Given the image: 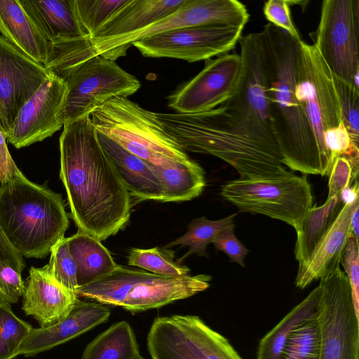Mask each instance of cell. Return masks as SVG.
<instances>
[{
  "label": "cell",
  "instance_id": "7",
  "mask_svg": "<svg viewBox=\"0 0 359 359\" xmlns=\"http://www.w3.org/2000/svg\"><path fill=\"white\" fill-rule=\"evenodd\" d=\"M221 195L240 212L283 221L297 233L313 206L307 175L298 176L292 170L276 176L240 177L223 185Z\"/></svg>",
  "mask_w": 359,
  "mask_h": 359
},
{
  "label": "cell",
  "instance_id": "23",
  "mask_svg": "<svg viewBox=\"0 0 359 359\" xmlns=\"http://www.w3.org/2000/svg\"><path fill=\"white\" fill-rule=\"evenodd\" d=\"M19 1L48 42L88 38L76 18L73 0Z\"/></svg>",
  "mask_w": 359,
  "mask_h": 359
},
{
  "label": "cell",
  "instance_id": "26",
  "mask_svg": "<svg viewBox=\"0 0 359 359\" xmlns=\"http://www.w3.org/2000/svg\"><path fill=\"white\" fill-rule=\"evenodd\" d=\"M149 165L164 187L163 202L191 200L198 197L205 186L203 169L191 159L163 165Z\"/></svg>",
  "mask_w": 359,
  "mask_h": 359
},
{
  "label": "cell",
  "instance_id": "16",
  "mask_svg": "<svg viewBox=\"0 0 359 359\" xmlns=\"http://www.w3.org/2000/svg\"><path fill=\"white\" fill-rule=\"evenodd\" d=\"M49 75L43 65L0 35V130L6 137L21 107Z\"/></svg>",
  "mask_w": 359,
  "mask_h": 359
},
{
  "label": "cell",
  "instance_id": "39",
  "mask_svg": "<svg viewBox=\"0 0 359 359\" xmlns=\"http://www.w3.org/2000/svg\"><path fill=\"white\" fill-rule=\"evenodd\" d=\"M25 292L21 273L13 267L0 263V301L9 304L18 302Z\"/></svg>",
  "mask_w": 359,
  "mask_h": 359
},
{
  "label": "cell",
  "instance_id": "31",
  "mask_svg": "<svg viewBox=\"0 0 359 359\" xmlns=\"http://www.w3.org/2000/svg\"><path fill=\"white\" fill-rule=\"evenodd\" d=\"M174 257L175 252L165 248H132L128 253V264L163 276L183 277L189 275V269L175 261Z\"/></svg>",
  "mask_w": 359,
  "mask_h": 359
},
{
  "label": "cell",
  "instance_id": "24",
  "mask_svg": "<svg viewBox=\"0 0 359 359\" xmlns=\"http://www.w3.org/2000/svg\"><path fill=\"white\" fill-rule=\"evenodd\" d=\"M0 34L34 61L43 65L49 55V42L27 15L19 0H0Z\"/></svg>",
  "mask_w": 359,
  "mask_h": 359
},
{
  "label": "cell",
  "instance_id": "36",
  "mask_svg": "<svg viewBox=\"0 0 359 359\" xmlns=\"http://www.w3.org/2000/svg\"><path fill=\"white\" fill-rule=\"evenodd\" d=\"M334 81L340 100L342 122L353 142L359 145V88L336 76Z\"/></svg>",
  "mask_w": 359,
  "mask_h": 359
},
{
  "label": "cell",
  "instance_id": "3",
  "mask_svg": "<svg viewBox=\"0 0 359 359\" xmlns=\"http://www.w3.org/2000/svg\"><path fill=\"white\" fill-rule=\"evenodd\" d=\"M265 92L282 163L292 171L329 176L305 111L295 95L299 41L271 23L259 32Z\"/></svg>",
  "mask_w": 359,
  "mask_h": 359
},
{
  "label": "cell",
  "instance_id": "43",
  "mask_svg": "<svg viewBox=\"0 0 359 359\" xmlns=\"http://www.w3.org/2000/svg\"><path fill=\"white\" fill-rule=\"evenodd\" d=\"M6 137L0 130V182L3 183L20 172L14 163L6 144Z\"/></svg>",
  "mask_w": 359,
  "mask_h": 359
},
{
  "label": "cell",
  "instance_id": "30",
  "mask_svg": "<svg viewBox=\"0 0 359 359\" xmlns=\"http://www.w3.org/2000/svg\"><path fill=\"white\" fill-rule=\"evenodd\" d=\"M236 215V213H234L219 220H210L205 217L196 218L187 226V231L183 236L170 242L165 248L168 249L175 245L189 246L185 255L177 260L180 264L193 253L198 256H207L208 245L225 229L235 225Z\"/></svg>",
  "mask_w": 359,
  "mask_h": 359
},
{
  "label": "cell",
  "instance_id": "40",
  "mask_svg": "<svg viewBox=\"0 0 359 359\" xmlns=\"http://www.w3.org/2000/svg\"><path fill=\"white\" fill-rule=\"evenodd\" d=\"M235 225L222 231L212 242L215 248L224 252L232 262L244 267V259L248 250L236 238L234 233Z\"/></svg>",
  "mask_w": 359,
  "mask_h": 359
},
{
  "label": "cell",
  "instance_id": "42",
  "mask_svg": "<svg viewBox=\"0 0 359 359\" xmlns=\"http://www.w3.org/2000/svg\"><path fill=\"white\" fill-rule=\"evenodd\" d=\"M0 263L8 265L22 273L25 268L23 257L8 242L0 226Z\"/></svg>",
  "mask_w": 359,
  "mask_h": 359
},
{
  "label": "cell",
  "instance_id": "25",
  "mask_svg": "<svg viewBox=\"0 0 359 359\" xmlns=\"http://www.w3.org/2000/svg\"><path fill=\"white\" fill-rule=\"evenodd\" d=\"M68 247L76 266L78 287L107 276L120 266L101 241L81 231L68 238Z\"/></svg>",
  "mask_w": 359,
  "mask_h": 359
},
{
  "label": "cell",
  "instance_id": "13",
  "mask_svg": "<svg viewBox=\"0 0 359 359\" xmlns=\"http://www.w3.org/2000/svg\"><path fill=\"white\" fill-rule=\"evenodd\" d=\"M244 27L199 26L175 29L133 43L147 57H170L189 62L208 60L235 48Z\"/></svg>",
  "mask_w": 359,
  "mask_h": 359
},
{
  "label": "cell",
  "instance_id": "22",
  "mask_svg": "<svg viewBox=\"0 0 359 359\" xmlns=\"http://www.w3.org/2000/svg\"><path fill=\"white\" fill-rule=\"evenodd\" d=\"M185 0H128L90 41L115 39L138 32L174 13Z\"/></svg>",
  "mask_w": 359,
  "mask_h": 359
},
{
  "label": "cell",
  "instance_id": "11",
  "mask_svg": "<svg viewBox=\"0 0 359 359\" xmlns=\"http://www.w3.org/2000/svg\"><path fill=\"white\" fill-rule=\"evenodd\" d=\"M359 1L324 0L314 45L337 78L359 88Z\"/></svg>",
  "mask_w": 359,
  "mask_h": 359
},
{
  "label": "cell",
  "instance_id": "33",
  "mask_svg": "<svg viewBox=\"0 0 359 359\" xmlns=\"http://www.w3.org/2000/svg\"><path fill=\"white\" fill-rule=\"evenodd\" d=\"M320 335L316 314L288 338L279 359H319Z\"/></svg>",
  "mask_w": 359,
  "mask_h": 359
},
{
  "label": "cell",
  "instance_id": "27",
  "mask_svg": "<svg viewBox=\"0 0 359 359\" xmlns=\"http://www.w3.org/2000/svg\"><path fill=\"white\" fill-rule=\"evenodd\" d=\"M320 294L318 285L259 341L256 359H279L292 332L316 314Z\"/></svg>",
  "mask_w": 359,
  "mask_h": 359
},
{
  "label": "cell",
  "instance_id": "46",
  "mask_svg": "<svg viewBox=\"0 0 359 359\" xmlns=\"http://www.w3.org/2000/svg\"><path fill=\"white\" fill-rule=\"evenodd\" d=\"M137 359H146V358H143V357H142V356H140V357H139L138 358H137Z\"/></svg>",
  "mask_w": 359,
  "mask_h": 359
},
{
  "label": "cell",
  "instance_id": "9",
  "mask_svg": "<svg viewBox=\"0 0 359 359\" xmlns=\"http://www.w3.org/2000/svg\"><path fill=\"white\" fill-rule=\"evenodd\" d=\"M319 285V359H359V317L345 273L339 267L321 278Z\"/></svg>",
  "mask_w": 359,
  "mask_h": 359
},
{
  "label": "cell",
  "instance_id": "34",
  "mask_svg": "<svg viewBox=\"0 0 359 359\" xmlns=\"http://www.w3.org/2000/svg\"><path fill=\"white\" fill-rule=\"evenodd\" d=\"M128 0H73L76 18L90 39Z\"/></svg>",
  "mask_w": 359,
  "mask_h": 359
},
{
  "label": "cell",
  "instance_id": "14",
  "mask_svg": "<svg viewBox=\"0 0 359 359\" xmlns=\"http://www.w3.org/2000/svg\"><path fill=\"white\" fill-rule=\"evenodd\" d=\"M241 58L236 53L224 54L205 60L204 68L168 97V106L182 114L214 109L229 99L241 76Z\"/></svg>",
  "mask_w": 359,
  "mask_h": 359
},
{
  "label": "cell",
  "instance_id": "19",
  "mask_svg": "<svg viewBox=\"0 0 359 359\" xmlns=\"http://www.w3.org/2000/svg\"><path fill=\"white\" fill-rule=\"evenodd\" d=\"M354 205H343L310 257L305 263L299 264L294 281L297 287L304 289L313 280H320L340 267L343 250L352 233L351 217Z\"/></svg>",
  "mask_w": 359,
  "mask_h": 359
},
{
  "label": "cell",
  "instance_id": "12",
  "mask_svg": "<svg viewBox=\"0 0 359 359\" xmlns=\"http://www.w3.org/2000/svg\"><path fill=\"white\" fill-rule=\"evenodd\" d=\"M249 18L245 6L237 0H185L174 13L138 32L91 43L95 55L115 61L126 55L133 43L156 34L189 27H244Z\"/></svg>",
  "mask_w": 359,
  "mask_h": 359
},
{
  "label": "cell",
  "instance_id": "21",
  "mask_svg": "<svg viewBox=\"0 0 359 359\" xmlns=\"http://www.w3.org/2000/svg\"><path fill=\"white\" fill-rule=\"evenodd\" d=\"M151 359H219L216 351L185 329L155 319L147 338Z\"/></svg>",
  "mask_w": 359,
  "mask_h": 359
},
{
  "label": "cell",
  "instance_id": "32",
  "mask_svg": "<svg viewBox=\"0 0 359 359\" xmlns=\"http://www.w3.org/2000/svg\"><path fill=\"white\" fill-rule=\"evenodd\" d=\"M32 326L17 317L11 305L0 301V359H13L19 355Z\"/></svg>",
  "mask_w": 359,
  "mask_h": 359
},
{
  "label": "cell",
  "instance_id": "10",
  "mask_svg": "<svg viewBox=\"0 0 359 359\" xmlns=\"http://www.w3.org/2000/svg\"><path fill=\"white\" fill-rule=\"evenodd\" d=\"M61 79L67 87L65 123L90 115L95 107L111 97H128L141 86L135 76L115 61L100 55L72 69Z\"/></svg>",
  "mask_w": 359,
  "mask_h": 359
},
{
  "label": "cell",
  "instance_id": "8",
  "mask_svg": "<svg viewBox=\"0 0 359 359\" xmlns=\"http://www.w3.org/2000/svg\"><path fill=\"white\" fill-rule=\"evenodd\" d=\"M295 95L305 111L321 156L331 170L334 161L324 135L342 122L340 100L334 76L317 48L302 39L296 65Z\"/></svg>",
  "mask_w": 359,
  "mask_h": 359
},
{
  "label": "cell",
  "instance_id": "28",
  "mask_svg": "<svg viewBox=\"0 0 359 359\" xmlns=\"http://www.w3.org/2000/svg\"><path fill=\"white\" fill-rule=\"evenodd\" d=\"M343 205L340 196H337L327 198L322 205H313L309 210L297 233L294 256L299 264L308 260L330 229Z\"/></svg>",
  "mask_w": 359,
  "mask_h": 359
},
{
  "label": "cell",
  "instance_id": "17",
  "mask_svg": "<svg viewBox=\"0 0 359 359\" xmlns=\"http://www.w3.org/2000/svg\"><path fill=\"white\" fill-rule=\"evenodd\" d=\"M110 313L109 308L104 304L77 299L63 320L48 327L33 328L22 344L19 355L34 356L67 342L106 322Z\"/></svg>",
  "mask_w": 359,
  "mask_h": 359
},
{
  "label": "cell",
  "instance_id": "2",
  "mask_svg": "<svg viewBox=\"0 0 359 359\" xmlns=\"http://www.w3.org/2000/svg\"><path fill=\"white\" fill-rule=\"evenodd\" d=\"M60 178L78 227L100 241L128 223L130 195L101 147L90 116L67 122L60 137Z\"/></svg>",
  "mask_w": 359,
  "mask_h": 359
},
{
  "label": "cell",
  "instance_id": "15",
  "mask_svg": "<svg viewBox=\"0 0 359 359\" xmlns=\"http://www.w3.org/2000/svg\"><path fill=\"white\" fill-rule=\"evenodd\" d=\"M67 93L66 83L50 72L48 78L20 109L7 141L20 149L52 136L64 126Z\"/></svg>",
  "mask_w": 359,
  "mask_h": 359
},
{
  "label": "cell",
  "instance_id": "18",
  "mask_svg": "<svg viewBox=\"0 0 359 359\" xmlns=\"http://www.w3.org/2000/svg\"><path fill=\"white\" fill-rule=\"evenodd\" d=\"M22 309L40 325L48 327L63 320L78 299L72 292L53 280L43 268L31 267L25 283Z\"/></svg>",
  "mask_w": 359,
  "mask_h": 359
},
{
  "label": "cell",
  "instance_id": "38",
  "mask_svg": "<svg viewBox=\"0 0 359 359\" xmlns=\"http://www.w3.org/2000/svg\"><path fill=\"white\" fill-rule=\"evenodd\" d=\"M290 6L288 0H269L264 3L263 13L269 23L282 29L293 38L301 40L293 23Z\"/></svg>",
  "mask_w": 359,
  "mask_h": 359
},
{
  "label": "cell",
  "instance_id": "45",
  "mask_svg": "<svg viewBox=\"0 0 359 359\" xmlns=\"http://www.w3.org/2000/svg\"><path fill=\"white\" fill-rule=\"evenodd\" d=\"M351 228L352 233L358 241L359 238V203L358 201L354 205L351 217Z\"/></svg>",
  "mask_w": 359,
  "mask_h": 359
},
{
  "label": "cell",
  "instance_id": "35",
  "mask_svg": "<svg viewBox=\"0 0 359 359\" xmlns=\"http://www.w3.org/2000/svg\"><path fill=\"white\" fill-rule=\"evenodd\" d=\"M50 253L49 262L43 269L57 283L76 293L78 288L76 266L69 250L68 238L60 240Z\"/></svg>",
  "mask_w": 359,
  "mask_h": 359
},
{
  "label": "cell",
  "instance_id": "1",
  "mask_svg": "<svg viewBox=\"0 0 359 359\" xmlns=\"http://www.w3.org/2000/svg\"><path fill=\"white\" fill-rule=\"evenodd\" d=\"M238 43L241 76L229 99L208 111L156 117L185 152L217 157L241 178L285 174L268 110L259 32L241 36Z\"/></svg>",
  "mask_w": 359,
  "mask_h": 359
},
{
  "label": "cell",
  "instance_id": "4",
  "mask_svg": "<svg viewBox=\"0 0 359 359\" xmlns=\"http://www.w3.org/2000/svg\"><path fill=\"white\" fill-rule=\"evenodd\" d=\"M0 226L22 257L43 258L65 238L69 218L60 194L20 172L1 183Z\"/></svg>",
  "mask_w": 359,
  "mask_h": 359
},
{
  "label": "cell",
  "instance_id": "6",
  "mask_svg": "<svg viewBox=\"0 0 359 359\" xmlns=\"http://www.w3.org/2000/svg\"><path fill=\"white\" fill-rule=\"evenodd\" d=\"M210 280L207 274L167 277L120 265L107 276L79 287L76 294L136 313L194 296L208 289Z\"/></svg>",
  "mask_w": 359,
  "mask_h": 359
},
{
  "label": "cell",
  "instance_id": "5",
  "mask_svg": "<svg viewBox=\"0 0 359 359\" xmlns=\"http://www.w3.org/2000/svg\"><path fill=\"white\" fill-rule=\"evenodd\" d=\"M89 116L97 132L151 164L163 165L190 160L164 130L156 112L141 107L127 97H111Z\"/></svg>",
  "mask_w": 359,
  "mask_h": 359
},
{
  "label": "cell",
  "instance_id": "29",
  "mask_svg": "<svg viewBox=\"0 0 359 359\" xmlns=\"http://www.w3.org/2000/svg\"><path fill=\"white\" fill-rule=\"evenodd\" d=\"M140 355L135 333L125 320L112 324L86 347L81 359H137Z\"/></svg>",
  "mask_w": 359,
  "mask_h": 359
},
{
  "label": "cell",
  "instance_id": "20",
  "mask_svg": "<svg viewBox=\"0 0 359 359\" xmlns=\"http://www.w3.org/2000/svg\"><path fill=\"white\" fill-rule=\"evenodd\" d=\"M99 143L130 195L163 202L165 189L149 163L97 132Z\"/></svg>",
  "mask_w": 359,
  "mask_h": 359
},
{
  "label": "cell",
  "instance_id": "44",
  "mask_svg": "<svg viewBox=\"0 0 359 359\" xmlns=\"http://www.w3.org/2000/svg\"><path fill=\"white\" fill-rule=\"evenodd\" d=\"M358 179L351 182L340 194L342 203L352 205L358 201Z\"/></svg>",
  "mask_w": 359,
  "mask_h": 359
},
{
  "label": "cell",
  "instance_id": "41",
  "mask_svg": "<svg viewBox=\"0 0 359 359\" xmlns=\"http://www.w3.org/2000/svg\"><path fill=\"white\" fill-rule=\"evenodd\" d=\"M351 180V164L344 157H337L333 162L329 175L327 198L340 196L341 191L350 184Z\"/></svg>",
  "mask_w": 359,
  "mask_h": 359
},
{
  "label": "cell",
  "instance_id": "37",
  "mask_svg": "<svg viewBox=\"0 0 359 359\" xmlns=\"http://www.w3.org/2000/svg\"><path fill=\"white\" fill-rule=\"evenodd\" d=\"M359 241L351 233L343 250L340 264H342L348 280L353 304L359 317Z\"/></svg>",
  "mask_w": 359,
  "mask_h": 359
}]
</instances>
